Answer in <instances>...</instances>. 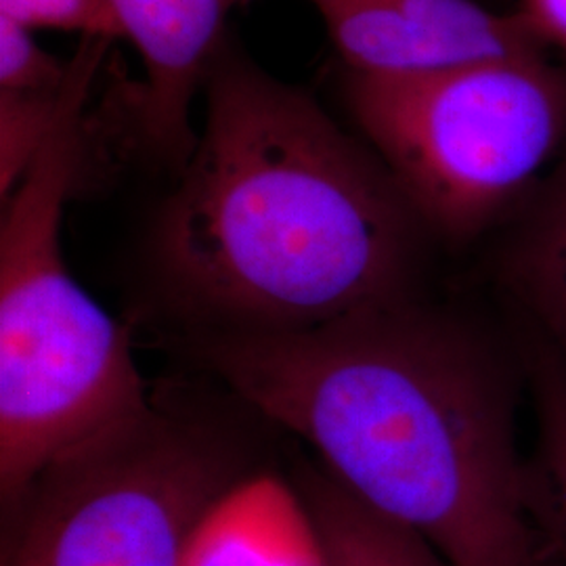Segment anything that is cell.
<instances>
[{"label": "cell", "mask_w": 566, "mask_h": 566, "mask_svg": "<svg viewBox=\"0 0 566 566\" xmlns=\"http://www.w3.org/2000/svg\"><path fill=\"white\" fill-rule=\"evenodd\" d=\"M243 403L313 447L365 506L451 566H556L521 443L525 365L507 340L405 298L306 332H206Z\"/></svg>", "instance_id": "obj_1"}, {"label": "cell", "mask_w": 566, "mask_h": 566, "mask_svg": "<svg viewBox=\"0 0 566 566\" xmlns=\"http://www.w3.org/2000/svg\"><path fill=\"white\" fill-rule=\"evenodd\" d=\"M151 250L206 332H306L411 298L424 223L301 88L221 46Z\"/></svg>", "instance_id": "obj_2"}, {"label": "cell", "mask_w": 566, "mask_h": 566, "mask_svg": "<svg viewBox=\"0 0 566 566\" xmlns=\"http://www.w3.org/2000/svg\"><path fill=\"white\" fill-rule=\"evenodd\" d=\"M112 42L82 39L51 135L0 223V504L151 405L128 336L63 261V208L91 158L88 99Z\"/></svg>", "instance_id": "obj_3"}, {"label": "cell", "mask_w": 566, "mask_h": 566, "mask_svg": "<svg viewBox=\"0 0 566 566\" xmlns=\"http://www.w3.org/2000/svg\"><path fill=\"white\" fill-rule=\"evenodd\" d=\"M346 102L426 231L468 242L526 200L566 139V74L544 53L395 76Z\"/></svg>", "instance_id": "obj_4"}, {"label": "cell", "mask_w": 566, "mask_h": 566, "mask_svg": "<svg viewBox=\"0 0 566 566\" xmlns=\"http://www.w3.org/2000/svg\"><path fill=\"white\" fill-rule=\"evenodd\" d=\"M254 474L227 426L151 399L2 510L0 566H185L206 514Z\"/></svg>", "instance_id": "obj_5"}, {"label": "cell", "mask_w": 566, "mask_h": 566, "mask_svg": "<svg viewBox=\"0 0 566 566\" xmlns=\"http://www.w3.org/2000/svg\"><path fill=\"white\" fill-rule=\"evenodd\" d=\"M348 72L413 74L458 63L542 53L518 13L476 0H308Z\"/></svg>", "instance_id": "obj_6"}, {"label": "cell", "mask_w": 566, "mask_h": 566, "mask_svg": "<svg viewBox=\"0 0 566 566\" xmlns=\"http://www.w3.org/2000/svg\"><path fill=\"white\" fill-rule=\"evenodd\" d=\"M124 39L142 55L147 78L124 86L130 139L177 164L189 163L198 135L191 102L223 46L229 15L250 0H109Z\"/></svg>", "instance_id": "obj_7"}, {"label": "cell", "mask_w": 566, "mask_h": 566, "mask_svg": "<svg viewBox=\"0 0 566 566\" xmlns=\"http://www.w3.org/2000/svg\"><path fill=\"white\" fill-rule=\"evenodd\" d=\"M514 327L566 369V154L526 198L500 254Z\"/></svg>", "instance_id": "obj_8"}, {"label": "cell", "mask_w": 566, "mask_h": 566, "mask_svg": "<svg viewBox=\"0 0 566 566\" xmlns=\"http://www.w3.org/2000/svg\"><path fill=\"white\" fill-rule=\"evenodd\" d=\"M185 566H325V560L296 489L254 474L206 514Z\"/></svg>", "instance_id": "obj_9"}, {"label": "cell", "mask_w": 566, "mask_h": 566, "mask_svg": "<svg viewBox=\"0 0 566 566\" xmlns=\"http://www.w3.org/2000/svg\"><path fill=\"white\" fill-rule=\"evenodd\" d=\"M294 489L317 531L325 566H451L420 535L353 497L324 468H306Z\"/></svg>", "instance_id": "obj_10"}, {"label": "cell", "mask_w": 566, "mask_h": 566, "mask_svg": "<svg viewBox=\"0 0 566 566\" xmlns=\"http://www.w3.org/2000/svg\"><path fill=\"white\" fill-rule=\"evenodd\" d=\"M525 365L526 397L535 418V468L556 566H566V369L546 348L514 332Z\"/></svg>", "instance_id": "obj_11"}, {"label": "cell", "mask_w": 566, "mask_h": 566, "mask_svg": "<svg viewBox=\"0 0 566 566\" xmlns=\"http://www.w3.org/2000/svg\"><path fill=\"white\" fill-rule=\"evenodd\" d=\"M63 88V86H61ZM60 91H0V200L4 202L36 160L60 112Z\"/></svg>", "instance_id": "obj_12"}, {"label": "cell", "mask_w": 566, "mask_h": 566, "mask_svg": "<svg viewBox=\"0 0 566 566\" xmlns=\"http://www.w3.org/2000/svg\"><path fill=\"white\" fill-rule=\"evenodd\" d=\"M0 18L36 30H60L82 39L114 42L124 39L109 0H0Z\"/></svg>", "instance_id": "obj_13"}, {"label": "cell", "mask_w": 566, "mask_h": 566, "mask_svg": "<svg viewBox=\"0 0 566 566\" xmlns=\"http://www.w3.org/2000/svg\"><path fill=\"white\" fill-rule=\"evenodd\" d=\"M70 61L46 53L32 30L0 18V91L51 93L67 78Z\"/></svg>", "instance_id": "obj_14"}, {"label": "cell", "mask_w": 566, "mask_h": 566, "mask_svg": "<svg viewBox=\"0 0 566 566\" xmlns=\"http://www.w3.org/2000/svg\"><path fill=\"white\" fill-rule=\"evenodd\" d=\"M516 13L544 46L554 44L566 51V0H521Z\"/></svg>", "instance_id": "obj_15"}]
</instances>
